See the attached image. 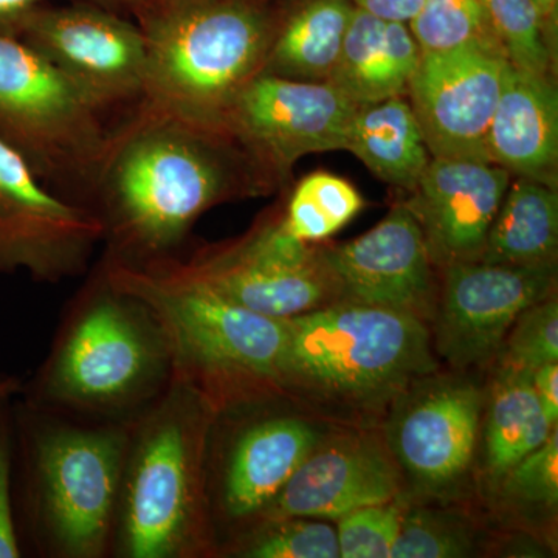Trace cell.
<instances>
[{"label":"cell","mask_w":558,"mask_h":558,"mask_svg":"<svg viewBox=\"0 0 558 558\" xmlns=\"http://www.w3.org/2000/svg\"><path fill=\"white\" fill-rule=\"evenodd\" d=\"M267 193L226 132L137 109L112 126L89 207L105 258L149 267L175 258L209 209Z\"/></svg>","instance_id":"6da1fadb"},{"label":"cell","mask_w":558,"mask_h":558,"mask_svg":"<svg viewBox=\"0 0 558 558\" xmlns=\"http://www.w3.org/2000/svg\"><path fill=\"white\" fill-rule=\"evenodd\" d=\"M286 323L279 392L330 418L379 416L438 373L428 323L403 312L339 301Z\"/></svg>","instance_id":"7a4b0ae2"},{"label":"cell","mask_w":558,"mask_h":558,"mask_svg":"<svg viewBox=\"0 0 558 558\" xmlns=\"http://www.w3.org/2000/svg\"><path fill=\"white\" fill-rule=\"evenodd\" d=\"M215 421L207 403L171 376L131 424L113 523L121 557L211 553L208 440Z\"/></svg>","instance_id":"3957f363"},{"label":"cell","mask_w":558,"mask_h":558,"mask_svg":"<svg viewBox=\"0 0 558 558\" xmlns=\"http://www.w3.org/2000/svg\"><path fill=\"white\" fill-rule=\"evenodd\" d=\"M113 288L138 300L159 326L171 376L189 385L216 417L281 395L286 319L267 317L153 267L100 264Z\"/></svg>","instance_id":"277c9868"},{"label":"cell","mask_w":558,"mask_h":558,"mask_svg":"<svg viewBox=\"0 0 558 558\" xmlns=\"http://www.w3.org/2000/svg\"><path fill=\"white\" fill-rule=\"evenodd\" d=\"M277 14L263 0H199L140 24L148 49L138 109L222 131L245 86L263 72Z\"/></svg>","instance_id":"5b68a950"},{"label":"cell","mask_w":558,"mask_h":558,"mask_svg":"<svg viewBox=\"0 0 558 558\" xmlns=\"http://www.w3.org/2000/svg\"><path fill=\"white\" fill-rule=\"evenodd\" d=\"M170 379L156 319L100 266L40 371L31 405L119 414L153 402Z\"/></svg>","instance_id":"8992f818"},{"label":"cell","mask_w":558,"mask_h":558,"mask_svg":"<svg viewBox=\"0 0 558 558\" xmlns=\"http://www.w3.org/2000/svg\"><path fill=\"white\" fill-rule=\"evenodd\" d=\"M130 433L131 424L50 427L27 407L14 410L25 517L60 556L97 558L108 550Z\"/></svg>","instance_id":"52a82bcc"},{"label":"cell","mask_w":558,"mask_h":558,"mask_svg":"<svg viewBox=\"0 0 558 558\" xmlns=\"http://www.w3.org/2000/svg\"><path fill=\"white\" fill-rule=\"evenodd\" d=\"M110 132L68 76L21 39L0 36V140L47 186L89 207Z\"/></svg>","instance_id":"ba28073f"},{"label":"cell","mask_w":558,"mask_h":558,"mask_svg":"<svg viewBox=\"0 0 558 558\" xmlns=\"http://www.w3.org/2000/svg\"><path fill=\"white\" fill-rule=\"evenodd\" d=\"M149 267L267 317H299L340 301L322 250L293 236L281 213L267 216L240 240Z\"/></svg>","instance_id":"9c48e42d"},{"label":"cell","mask_w":558,"mask_h":558,"mask_svg":"<svg viewBox=\"0 0 558 558\" xmlns=\"http://www.w3.org/2000/svg\"><path fill=\"white\" fill-rule=\"evenodd\" d=\"M357 110V102L329 81L259 73L231 105L223 132L271 191L289 182L303 157L347 150Z\"/></svg>","instance_id":"30bf717a"},{"label":"cell","mask_w":558,"mask_h":558,"mask_svg":"<svg viewBox=\"0 0 558 558\" xmlns=\"http://www.w3.org/2000/svg\"><path fill=\"white\" fill-rule=\"evenodd\" d=\"M17 39L68 76L110 126L116 113L126 119L145 100L148 49L130 17L81 2L43 5Z\"/></svg>","instance_id":"8fae6325"},{"label":"cell","mask_w":558,"mask_h":558,"mask_svg":"<svg viewBox=\"0 0 558 558\" xmlns=\"http://www.w3.org/2000/svg\"><path fill=\"white\" fill-rule=\"evenodd\" d=\"M100 244L92 208L51 190L0 140V277L58 284L86 274Z\"/></svg>","instance_id":"7c38bea8"},{"label":"cell","mask_w":558,"mask_h":558,"mask_svg":"<svg viewBox=\"0 0 558 558\" xmlns=\"http://www.w3.org/2000/svg\"><path fill=\"white\" fill-rule=\"evenodd\" d=\"M414 381L389 407L385 442L416 494L442 497L468 478L486 395L465 377Z\"/></svg>","instance_id":"4fadbf2b"},{"label":"cell","mask_w":558,"mask_h":558,"mask_svg":"<svg viewBox=\"0 0 558 558\" xmlns=\"http://www.w3.org/2000/svg\"><path fill=\"white\" fill-rule=\"evenodd\" d=\"M435 318V348L457 369L497 359L521 312L557 290V263L535 266L483 260L444 267Z\"/></svg>","instance_id":"5bb4252c"},{"label":"cell","mask_w":558,"mask_h":558,"mask_svg":"<svg viewBox=\"0 0 558 558\" xmlns=\"http://www.w3.org/2000/svg\"><path fill=\"white\" fill-rule=\"evenodd\" d=\"M508 58L501 47L422 53L407 98L433 159H487V135Z\"/></svg>","instance_id":"9a60e30c"},{"label":"cell","mask_w":558,"mask_h":558,"mask_svg":"<svg viewBox=\"0 0 558 558\" xmlns=\"http://www.w3.org/2000/svg\"><path fill=\"white\" fill-rule=\"evenodd\" d=\"M319 250L340 301L433 323L440 286L424 231L407 202L395 205L357 240Z\"/></svg>","instance_id":"2e32d148"},{"label":"cell","mask_w":558,"mask_h":558,"mask_svg":"<svg viewBox=\"0 0 558 558\" xmlns=\"http://www.w3.org/2000/svg\"><path fill=\"white\" fill-rule=\"evenodd\" d=\"M402 483L385 440L371 433L325 436L256 521H337L352 510L400 497Z\"/></svg>","instance_id":"e0dca14e"},{"label":"cell","mask_w":558,"mask_h":558,"mask_svg":"<svg viewBox=\"0 0 558 558\" xmlns=\"http://www.w3.org/2000/svg\"><path fill=\"white\" fill-rule=\"evenodd\" d=\"M510 179L490 161L432 157L407 204L436 267L480 260Z\"/></svg>","instance_id":"ac0fdd59"},{"label":"cell","mask_w":558,"mask_h":558,"mask_svg":"<svg viewBox=\"0 0 558 558\" xmlns=\"http://www.w3.org/2000/svg\"><path fill=\"white\" fill-rule=\"evenodd\" d=\"M325 438L310 418L270 414L248 422L220 461L216 505L223 519L256 521Z\"/></svg>","instance_id":"d6986e66"},{"label":"cell","mask_w":558,"mask_h":558,"mask_svg":"<svg viewBox=\"0 0 558 558\" xmlns=\"http://www.w3.org/2000/svg\"><path fill=\"white\" fill-rule=\"evenodd\" d=\"M487 159L510 172L558 189L556 76L508 62L487 135Z\"/></svg>","instance_id":"ffe728a7"},{"label":"cell","mask_w":558,"mask_h":558,"mask_svg":"<svg viewBox=\"0 0 558 558\" xmlns=\"http://www.w3.org/2000/svg\"><path fill=\"white\" fill-rule=\"evenodd\" d=\"M421 57L409 24L355 7L329 83L359 106L407 97Z\"/></svg>","instance_id":"44dd1931"},{"label":"cell","mask_w":558,"mask_h":558,"mask_svg":"<svg viewBox=\"0 0 558 558\" xmlns=\"http://www.w3.org/2000/svg\"><path fill=\"white\" fill-rule=\"evenodd\" d=\"M347 150L381 182L407 191L416 189L432 160L407 97L359 106Z\"/></svg>","instance_id":"7402d4cb"},{"label":"cell","mask_w":558,"mask_h":558,"mask_svg":"<svg viewBox=\"0 0 558 558\" xmlns=\"http://www.w3.org/2000/svg\"><path fill=\"white\" fill-rule=\"evenodd\" d=\"M352 0H303L277 17L263 72L300 81H329L339 61Z\"/></svg>","instance_id":"603a6c76"},{"label":"cell","mask_w":558,"mask_h":558,"mask_svg":"<svg viewBox=\"0 0 558 558\" xmlns=\"http://www.w3.org/2000/svg\"><path fill=\"white\" fill-rule=\"evenodd\" d=\"M558 189L534 179L512 178L480 260L488 264L557 263Z\"/></svg>","instance_id":"cb8c5ba5"},{"label":"cell","mask_w":558,"mask_h":558,"mask_svg":"<svg viewBox=\"0 0 558 558\" xmlns=\"http://www.w3.org/2000/svg\"><path fill=\"white\" fill-rule=\"evenodd\" d=\"M483 416L484 465L494 481L538 449L557 428L543 413L531 373L505 366L497 368Z\"/></svg>","instance_id":"d4e9b609"},{"label":"cell","mask_w":558,"mask_h":558,"mask_svg":"<svg viewBox=\"0 0 558 558\" xmlns=\"http://www.w3.org/2000/svg\"><path fill=\"white\" fill-rule=\"evenodd\" d=\"M365 207V199L347 179L315 171L300 180L281 213L286 229L300 241L323 242L343 229Z\"/></svg>","instance_id":"484cf974"},{"label":"cell","mask_w":558,"mask_h":558,"mask_svg":"<svg viewBox=\"0 0 558 558\" xmlns=\"http://www.w3.org/2000/svg\"><path fill=\"white\" fill-rule=\"evenodd\" d=\"M409 27L422 53H442L475 44L501 47L483 0H425Z\"/></svg>","instance_id":"4316f807"},{"label":"cell","mask_w":558,"mask_h":558,"mask_svg":"<svg viewBox=\"0 0 558 558\" xmlns=\"http://www.w3.org/2000/svg\"><path fill=\"white\" fill-rule=\"evenodd\" d=\"M234 556L247 558H339L336 529L314 519L256 521L238 539Z\"/></svg>","instance_id":"83f0119b"},{"label":"cell","mask_w":558,"mask_h":558,"mask_svg":"<svg viewBox=\"0 0 558 558\" xmlns=\"http://www.w3.org/2000/svg\"><path fill=\"white\" fill-rule=\"evenodd\" d=\"M478 535L468 521L446 510H403L391 558H462L476 556Z\"/></svg>","instance_id":"f1b7e54d"},{"label":"cell","mask_w":558,"mask_h":558,"mask_svg":"<svg viewBox=\"0 0 558 558\" xmlns=\"http://www.w3.org/2000/svg\"><path fill=\"white\" fill-rule=\"evenodd\" d=\"M483 5L510 64L556 76L557 58L546 43L534 0H483Z\"/></svg>","instance_id":"f546056e"},{"label":"cell","mask_w":558,"mask_h":558,"mask_svg":"<svg viewBox=\"0 0 558 558\" xmlns=\"http://www.w3.org/2000/svg\"><path fill=\"white\" fill-rule=\"evenodd\" d=\"M497 366L532 373L558 362V301L556 293L532 304L513 323L497 355Z\"/></svg>","instance_id":"4dcf8cb0"},{"label":"cell","mask_w":558,"mask_h":558,"mask_svg":"<svg viewBox=\"0 0 558 558\" xmlns=\"http://www.w3.org/2000/svg\"><path fill=\"white\" fill-rule=\"evenodd\" d=\"M400 497L352 510L337 520L341 558H389L403 517Z\"/></svg>","instance_id":"1f68e13d"},{"label":"cell","mask_w":558,"mask_h":558,"mask_svg":"<svg viewBox=\"0 0 558 558\" xmlns=\"http://www.w3.org/2000/svg\"><path fill=\"white\" fill-rule=\"evenodd\" d=\"M502 497L521 505L556 510L558 505V429L499 480Z\"/></svg>","instance_id":"d6a6232c"},{"label":"cell","mask_w":558,"mask_h":558,"mask_svg":"<svg viewBox=\"0 0 558 558\" xmlns=\"http://www.w3.org/2000/svg\"><path fill=\"white\" fill-rule=\"evenodd\" d=\"M13 398L0 399V558L22 556L14 515V409Z\"/></svg>","instance_id":"836d02e7"},{"label":"cell","mask_w":558,"mask_h":558,"mask_svg":"<svg viewBox=\"0 0 558 558\" xmlns=\"http://www.w3.org/2000/svg\"><path fill=\"white\" fill-rule=\"evenodd\" d=\"M532 387L543 413L553 427L558 424V362L546 363L531 373Z\"/></svg>","instance_id":"e575fe53"},{"label":"cell","mask_w":558,"mask_h":558,"mask_svg":"<svg viewBox=\"0 0 558 558\" xmlns=\"http://www.w3.org/2000/svg\"><path fill=\"white\" fill-rule=\"evenodd\" d=\"M47 0H0V36L20 38L25 24Z\"/></svg>","instance_id":"d590c367"},{"label":"cell","mask_w":558,"mask_h":558,"mask_svg":"<svg viewBox=\"0 0 558 558\" xmlns=\"http://www.w3.org/2000/svg\"><path fill=\"white\" fill-rule=\"evenodd\" d=\"M352 3L380 20L410 24L424 7L425 0H352Z\"/></svg>","instance_id":"8d00e7d4"},{"label":"cell","mask_w":558,"mask_h":558,"mask_svg":"<svg viewBox=\"0 0 558 558\" xmlns=\"http://www.w3.org/2000/svg\"><path fill=\"white\" fill-rule=\"evenodd\" d=\"M98 9L112 11L121 16L130 17L140 24L149 13V0H75Z\"/></svg>","instance_id":"74e56055"},{"label":"cell","mask_w":558,"mask_h":558,"mask_svg":"<svg viewBox=\"0 0 558 558\" xmlns=\"http://www.w3.org/2000/svg\"><path fill=\"white\" fill-rule=\"evenodd\" d=\"M550 51L558 53V0H534Z\"/></svg>","instance_id":"f35d334b"},{"label":"cell","mask_w":558,"mask_h":558,"mask_svg":"<svg viewBox=\"0 0 558 558\" xmlns=\"http://www.w3.org/2000/svg\"><path fill=\"white\" fill-rule=\"evenodd\" d=\"M196 2H199V0H149L148 16H150V14L168 13V11L180 10L183 9V7L193 5V3ZM142 22H140V24H142Z\"/></svg>","instance_id":"ab89813d"},{"label":"cell","mask_w":558,"mask_h":558,"mask_svg":"<svg viewBox=\"0 0 558 558\" xmlns=\"http://www.w3.org/2000/svg\"><path fill=\"white\" fill-rule=\"evenodd\" d=\"M21 391V381L17 377L0 374V399L14 398Z\"/></svg>","instance_id":"60d3db41"}]
</instances>
